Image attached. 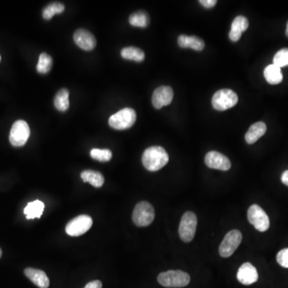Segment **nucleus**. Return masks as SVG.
Returning a JSON list of instances; mask_svg holds the SVG:
<instances>
[{"mask_svg": "<svg viewBox=\"0 0 288 288\" xmlns=\"http://www.w3.org/2000/svg\"><path fill=\"white\" fill-rule=\"evenodd\" d=\"M168 161V154L162 147H151L142 154V164L148 171H159L166 166Z\"/></svg>", "mask_w": 288, "mask_h": 288, "instance_id": "nucleus-1", "label": "nucleus"}, {"mask_svg": "<svg viewBox=\"0 0 288 288\" xmlns=\"http://www.w3.org/2000/svg\"><path fill=\"white\" fill-rule=\"evenodd\" d=\"M190 281V275L182 271H166L159 274L158 276L159 284L165 287H184L189 284Z\"/></svg>", "mask_w": 288, "mask_h": 288, "instance_id": "nucleus-2", "label": "nucleus"}, {"mask_svg": "<svg viewBox=\"0 0 288 288\" xmlns=\"http://www.w3.org/2000/svg\"><path fill=\"white\" fill-rule=\"evenodd\" d=\"M136 121V112L132 108H123L111 116L109 125L116 130H126L134 125Z\"/></svg>", "mask_w": 288, "mask_h": 288, "instance_id": "nucleus-3", "label": "nucleus"}, {"mask_svg": "<svg viewBox=\"0 0 288 288\" xmlns=\"http://www.w3.org/2000/svg\"><path fill=\"white\" fill-rule=\"evenodd\" d=\"M155 210L153 206L148 202L138 203L133 210V222L138 227H147L153 222Z\"/></svg>", "mask_w": 288, "mask_h": 288, "instance_id": "nucleus-4", "label": "nucleus"}, {"mask_svg": "<svg viewBox=\"0 0 288 288\" xmlns=\"http://www.w3.org/2000/svg\"><path fill=\"white\" fill-rule=\"evenodd\" d=\"M238 100V95L235 91L230 89H222L216 91L213 95L211 102L215 110L224 112L237 104Z\"/></svg>", "mask_w": 288, "mask_h": 288, "instance_id": "nucleus-5", "label": "nucleus"}, {"mask_svg": "<svg viewBox=\"0 0 288 288\" xmlns=\"http://www.w3.org/2000/svg\"><path fill=\"white\" fill-rule=\"evenodd\" d=\"M197 224V217L195 213L192 211L184 213L178 228L180 239L185 243L192 241L196 232Z\"/></svg>", "mask_w": 288, "mask_h": 288, "instance_id": "nucleus-6", "label": "nucleus"}, {"mask_svg": "<svg viewBox=\"0 0 288 288\" xmlns=\"http://www.w3.org/2000/svg\"><path fill=\"white\" fill-rule=\"evenodd\" d=\"M30 134V127L27 122L18 120L12 125L10 131V142L14 147H23L28 140Z\"/></svg>", "mask_w": 288, "mask_h": 288, "instance_id": "nucleus-7", "label": "nucleus"}, {"mask_svg": "<svg viewBox=\"0 0 288 288\" xmlns=\"http://www.w3.org/2000/svg\"><path fill=\"white\" fill-rule=\"evenodd\" d=\"M242 239H243V236L240 231L238 230H232L229 231L225 235L224 240L220 244V249H219L220 256L224 258H228L232 256L234 252L239 247V244L242 242Z\"/></svg>", "mask_w": 288, "mask_h": 288, "instance_id": "nucleus-8", "label": "nucleus"}, {"mask_svg": "<svg viewBox=\"0 0 288 288\" xmlns=\"http://www.w3.org/2000/svg\"><path fill=\"white\" fill-rule=\"evenodd\" d=\"M247 219L250 224L254 226L255 228L259 231L264 232L269 228V217L264 209H262L259 205H252L249 207Z\"/></svg>", "mask_w": 288, "mask_h": 288, "instance_id": "nucleus-9", "label": "nucleus"}, {"mask_svg": "<svg viewBox=\"0 0 288 288\" xmlns=\"http://www.w3.org/2000/svg\"><path fill=\"white\" fill-rule=\"evenodd\" d=\"M93 224L92 219L87 214H81L70 220L66 226V232L70 236H80L89 231Z\"/></svg>", "mask_w": 288, "mask_h": 288, "instance_id": "nucleus-10", "label": "nucleus"}, {"mask_svg": "<svg viewBox=\"0 0 288 288\" xmlns=\"http://www.w3.org/2000/svg\"><path fill=\"white\" fill-rule=\"evenodd\" d=\"M205 163L210 168L228 171L231 167V161L227 156L218 152L211 151L205 156Z\"/></svg>", "mask_w": 288, "mask_h": 288, "instance_id": "nucleus-11", "label": "nucleus"}, {"mask_svg": "<svg viewBox=\"0 0 288 288\" xmlns=\"http://www.w3.org/2000/svg\"><path fill=\"white\" fill-rule=\"evenodd\" d=\"M174 92L171 87L161 86L154 91L152 95V104L156 109H160L163 106H167L172 102Z\"/></svg>", "mask_w": 288, "mask_h": 288, "instance_id": "nucleus-12", "label": "nucleus"}, {"mask_svg": "<svg viewBox=\"0 0 288 288\" xmlns=\"http://www.w3.org/2000/svg\"><path fill=\"white\" fill-rule=\"evenodd\" d=\"M74 41L79 48L84 51H91L96 46L95 36L86 29H78L75 31Z\"/></svg>", "mask_w": 288, "mask_h": 288, "instance_id": "nucleus-13", "label": "nucleus"}, {"mask_svg": "<svg viewBox=\"0 0 288 288\" xmlns=\"http://www.w3.org/2000/svg\"><path fill=\"white\" fill-rule=\"evenodd\" d=\"M259 275L256 267L250 263H245L239 267L237 279L243 285H250L258 280Z\"/></svg>", "mask_w": 288, "mask_h": 288, "instance_id": "nucleus-14", "label": "nucleus"}, {"mask_svg": "<svg viewBox=\"0 0 288 288\" xmlns=\"http://www.w3.org/2000/svg\"><path fill=\"white\" fill-rule=\"evenodd\" d=\"M248 19L239 15L234 19L229 32V38L232 42H237L242 36V33L248 28Z\"/></svg>", "mask_w": 288, "mask_h": 288, "instance_id": "nucleus-15", "label": "nucleus"}, {"mask_svg": "<svg viewBox=\"0 0 288 288\" xmlns=\"http://www.w3.org/2000/svg\"><path fill=\"white\" fill-rule=\"evenodd\" d=\"M24 274L38 287L48 288L49 286V279L44 271L28 267L25 269Z\"/></svg>", "mask_w": 288, "mask_h": 288, "instance_id": "nucleus-16", "label": "nucleus"}, {"mask_svg": "<svg viewBox=\"0 0 288 288\" xmlns=\"http://www.w3.org/2000/svg\"><path fill=\"white\" fill-rule=\"evenodd\" d=\"M178 44L180 48H190L198 51H202L205 47L203 40L199 38L197 36H188L185 35V34H181V35L178 36Z\"/></svg>", "mask_w": 288, "mask_h": 288, "instance_id": "nucleus-17", "label": "nucleus"}, {"mask_svg": "<svg viewBox=\"0 0 288 288\" xmlns=\"http://www.w3.org/2000/svg\"><path fill=\"white\" fill-rule=\"evenodd\" d=\"M267 131V126L263 122H257L250 126L245 135L246 142L248 144H253L258 141Z\"/></svg>", "mask_w": 288, "mask_h": 288, "instance_id": "nucleus-18", "label": "nucleus"}, {"mask_svg": "<svg viewBox=\"0 0 288 288\" xmlns=\"http://www.w3.org/2000/svg\"><path fill=\"white\" fill-rule=\"evenodd\" d=\"M264 75L267 83L272 85L280 84L283 79L280 67L275 64L268 65L264 69Z\"/></svg>", "mask_w": 288, "mask_h": 288, "instance_id": "nucleus-19", "label": "nucleus"}, {"mask_svg": "<svg viewBox=\"0 0 288 288\" xmlns=\"http://www.w3.org/2000/svg\"><path fill=\"white\" fill-rule=\"evenodd\" d=\"M82 179L85 183H89L95 188H99L103 185L104 177L99 171L86 170L81 173Z\"/></svg>", "mask_w": 288, "mask_h": 288, "instance_id": "nucleus-20", "label": "nucleus"}, {"mask_svg": "<svg viewBox=\"0 0 288 288\" xmlns=\"http://www.w3.org/2000/svg\"><path fill=\"white\" fill-rule=\"evenodd\" d=\"M45 205L43 202L40 200L30 202L25 207L24 214H26V218L27 220H33V219H40L44 212Z\"/></svg>", "mask_w": 288, "mask_h": 288, "instance_id": "nucleus-21", "label": "nucleus"}, {"mask_svg": "<svg viewBox=\"0 0 288 288\" xmlns=\"http://www.w3.org/2000/svg\"><path fill=\"white\" fill-rule=\"evenodd\" d=\"M55 108L59 112H66L69 108V91L66 88H62L58 91L54 99Z\"/></svg>", "mask_w": 288, "mask_h": 288, "instance_id": "nucleus-22", "label": "nucleus"}, {"mask_svg": "<svg viewBox=\"0 0 288 288\" xmlns=\"http://www.w3.org/2000/svg\"><path fill=\"white\" fill-rule=\"evenodd\" d=\"M121 56L128 60L142 62L145 59V54L142 50L135 47L123 48L121 51Z\"/></svg>", "mask_w": 288, "mask_h": 288, "instance_id": "nucleus-23", "label": "nucleus"}, {"mask_svg": "<svg viewBox=\"0 0 288 288\" xmlns=\"http://www.w3.org/2000/svg\"><path fill=\"white\" fill-rule=\"evenodd\" d=\"M129 23L131 26L137 27H148L150 23V18L147 12L143 11H139V12H135L132 14L129 18Z\"/></svg>", "mask_w": 288, "mask_h": 288, "instance_id": "nucleus-24", "label": "nucleus"}, {"mask_svg": "<svg viewBox=\"0 0 288 288\" xmlns=\"http://www.w3.org/2000/svg\"><path fill=\"white\" fill-rule=\"evenodd\" d=\"M52 63V58L47 53L41 54L39 58L38 64L36 66L37 71L40 74H47L51 70Z\"/></svg>", "mask_w": 288, "mask_h": 288, "instance_id": "nucleus-25", "label": "nucleus"}, {"mask_svg": "<svg viewBox=\"0 0 288 288\" xmlns=\"http://www.w3.org/2000/svg\"><path fill=\"white\" fill-rule=\"evenodd\" d=\"M65 7L60 3H52L46 7L43 11V17L44 19L49 20L53 17L55 14H61L64 12Z\"/></svg>", "mask_w": 288, "mask_h": 288, "instance_id": "nucleus-26", "label": "nucleus"}, {"mask_svg": "<svg viewBox=\"0 0 288 288\" xmlns=\"http://www.w3.org/2000/svg\"><path fill=\"white\" fill-rule=\"evenodd\" d=\"M91 156L92 159L99 162L110 161L112 158V153L108 149H92L91 151Z\"/></svg>", "mask_w": 288, "mask_h": 288, "instance_id": "nucleus-27", "label": "nucleus"}, {"mask_svg": "<svg viewBox=\"0 0 288 288\" xmlns=\"http://www.w3.org/2000/svg\"><path fill=\"white\" fill-rule=\"evenodd\" d=\"M273 63L280 68L288 66V48L279 50L274 56Z\"/></svg>", "mask_w": 288, "mask_h": 288, "instance_id": "nucleus-28", "label": "nucleus"}, {"mask_svg": "<svg viewBox=\"0 0 288 288\" xmlns=\"http://www.w3.org/2000/svg\"><path fill=\"white\" fill-rule=\"evenodd\" d=\"M277 262L282 267L288 268V248L282 249L277 254Z\"/></svg>", "mask_w": 288, "mask_h": 288, "instance_id": "nucleus-29", "label": "nucleus"}, {"mask_svg": "<svg viewBox=\"0 0 288 288\" xmlns=\"http://www.w3.org/2000/svg\"><path fill=\"white\" fill-rule=\"evenodd\" d=\"M199 4L203 5L204 8H208L209 9V8H212L213 7L215 6L217 1L216 0H200Z\"/></svg>", "mask_w": 288, "mask_h": 288, "instance_id": "nucleus-30", "label": "nucleus"}, {"mask_svg": "<svg viewBox=\"0 0 288 288\" xmlns=\"http://www.w3.org/2000/svg\"><path fill=\"white\" fill-rule=\"evenodd\" d=\"M102 282L99 280H94L88 282L84 288H102Z\"/></svg>", "mask_w": 288, "mask_h": 288, "instance_id": "nucleus-31", "label": "nucleus"}, {"mask_svg": "<svg viewBox=\"0 0 288 288\" xmlns=\"http://www.w3.org/2000/svg\"><path fill=\"white\" fill-rule=\"evenodd\" d=\"M281 180H282V184H285L286 186L288 187V170H286V171L282 173V176H281Z\"/></svg>", "mask_w": 288, "mask_h": 288, "instance_id": "nucleus-32", "label": "nucleus"}, {"mask_svg": "<svg viewBox=\"0 0 288 288\" xmlns=\"http://www.w3.org/2000/svg\"><path fill=\"white\" fill-rule=\"evenodd\" d=\"M286 36L288 38V21L287 23H286Z\"/></svg>", "mask_w": 288, "mask_h": 288, "instance_id": "nucleus-33", "label": "nucleus"}, {"mask_svg": "<svg viewBox=\"0 0 288 288\" xmlns=\"http://www.w3.org/2000/svg\"><path fill=\"white\" fill-rule=\"evenodd\" d=\"M1 256H2V250L0 248V257H1Z\"/></svg>", "mask_w": 288, "mask_h": 288, "instance_id": "nucleus-34", "label": "nucleus"}, {"mask_svg": "<svg viewBox=\"0 0 288 288\" xmlns=\"http://www.w3.org/2000/svg\"><path fill=\"white\" fill-rule=\"evenodd\" d=\"M0 61H1V56H0Z\"/></svg>", "mask_w": 288, "mask_h": 288, "instance_id": "nucleus-35", "label": "nucleus"}]
</instances>
